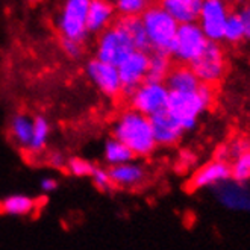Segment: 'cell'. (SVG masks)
<instances>
[{
    "label": "cell",
    "mask_w": 250,
    "mask_h": 250,
    "mask_svg": "<svg viewBox=\"0 0 250 250\" xmlns=\"http://www.w3.org/2000/svg\"><path fill=\"white\" fill-rule=\"evenodd\" d=\"M112 135L122 141L135 158L150 156L156 150V141L150 126V119L134 109L123 111L112 126Z\"/></svg>",
    "instance_id": "6da1fadb"
},
{
    "label": "cell",
    "mask_w": 250,
    "mask_h": 250,
    "mask_svg": "<svg viewBox=\"0 0 250 250\" xmlns=\"http://www.w3.org/2000/svg\"><path fill=\"white\" fill-rule=\"evenodd\" d=\"M212 100H214L212 85L200 82L197 91L193 93L170 91L167 111L181 125L184 132H189L197 127L199 117L212 105Z\"/></svg>",
    "instance_id": "7a4b0ae2"
},
{
    "label": "cell",
    "mask_w": 250,
    "mask_h": 250,
    "mask_svg": "<svg viewBox=\"0 0 250 250\" xmlns=\"http://www.w3.org/2000/svg\"><path fill=\"white\" fill-rule=\"evenodd\" d=\"M141 21L152 52H163L171 56L179 23L161 6H150L141 14Z\"/></svg>",
    "instance_id": "3957f363"
},
{
    "label": "cell",
    "mask_w": 250,
    "mask_h": 250,
    "mask_svg": "<svg viewBox=\"0 0 250 250\" xmlns=\"http://www.w3.org/2000/svg\"><path fill=\"white\" fill-rule=\"evenodd\" d=\"M135 44L120 26H109L102 32L97 42V60L119 67L126 58L134 53Z\"/></svg>",
    "instance_id": "277c9868"
},
{
    "label": "cell",
    "mask_w": 250,
    "mask_h": 250,
    "mask_svg": "<svg viewBox=\"0 0 250 250\" xmlns=\"http://www.w3.org/2000/svg\"><path fill=\"white\" fill-rule=\"evenodd\" d=\"M170 91L164 83L143 82L137 90L129 96L130 109L146 117H152L167 109Z\"/></svg>",
    "instance_id": "5b68a950"
},
{
    "label": "cell",
    "mask_w": 250,
    "mask_h": 250,
    "mask_svg": "<svg viewBox=\"0 0 250 250\" xmlns=\"http://www.w3.org/2000/svg\"><path fill=\"white\" fill-rule=\"evenodd\" d=\"M208 38L196 23L179 24L176 32L173 56L182 64H191L207 47Z\"/></svg>",
    "instance_id": "8992f818"
},
{
    "label": "cell",
    "mask_w": 250,
    "mask_h": 250,
    "mask_svg": "<svg viewBox=\"0 0 250 250\" xmlns=\"http://www.w3.org/2000/svg\"><path fill=\"white\" fill-rule=\"evenodd\" d=\"M88 5H90V0H67L60 19H58V29H60L62 38L83 42L88 34Z\"/></svg>",
    "instance_id": "52a82bcc"
},
{
    "label": "cell",
    "mask_w": 250,
    "mask_h": 250,
    "mask_svg": "<svg viewBox=\"0 0 250 250\" xmlns=\"http://www.w3.org/2000/svg\"><path fill=\"white\" fill-rule=\"evenodd\" d=\"M188 67L193 70L196 78L203 83L212 85L214 82L222 79L225 73V55L218 41L208 40L205 50L193 62L188 64Z\"/></svg>",
    "instance_id": "ba28073f"
},
{
    "label": "cell",
    "mask_w": 250,
    "mask_h": 250,
    "mask_svg": "<svg viewBox=\"0 0 250 250\" xmlns=\"http://www.w3.org/2000/svg\"><path fill=\"white\" fill-rule=\"evenodd\" d=\"M147 65H149V53L135 50L117 67L122 81L123 94L130 96L146 81Z\"/></svg>",
    "instance_id": "9c48e42d"
},
{
    "label": "cell",
    "mask_w": 250,
    "mask_h": 250,
    "mask_svg": "<svg viewBox=\"0 0 250 250\" xmlns=\"http://www.w3.org/2000/svg\"><path fill=\"white\" fill-rule=\"evenodd\" d=\"M228 11L223 0H203L199 14L200 29L209 41L223 40Z\"/></svg>",
    "instance_id": "30bf717a"
},
{
    "label": "cell",
    "mask_w": 250,
    "mask_h": 250,
    "mask_svg": "<svg viewBox=\"0 0 250 250\" xmlns=\"http://www.w3.org/2000/svg\"><path fill=\"white\" fill-rule=\"evenodd\" d=\"M86 75L99 90L108 97H117L123 94L122 81L115 65L106 64L100 60H93L86 65Z\"/></svg>",
    "instance_id": "8fae6325"
},
{
    "label": "cell",
    "mask_w": 250,
    "mask_h": 250,
    "mask_svg": "<svg viewBox=\"0 0 250 250\" xmlns=\"http://www.w3.org/2000/svg\"><path fill=\"white\" fill-rule=\"evenodd\" d=\"M149 119H150V126H152L156 146H161V147L174 146L181 141V138L185 134L181 125L173 119L167 109L149 117Z\"/></svg>",
    "instance_id": "7c38bea8"
},
{
    "label": "cell",
    "mask_w": 250,
    "mask_h": 250,
    "mask_svg": "<svg viewBox=\"0 0 250 250\" xmlns=\"http://www.w3.org/2000/svg\"><path fill=\"white\" fill-rule=\"evenodd\" d=\"M230 181V166L222 161H211V163L200 167L191 178V189L217 188L225 182Z\"/></svg>",
    "instance_id": "4fadbf2b"
},
{
    "label": "cell",
    "mask_w": 250,
    "mask_h": 250,
    "mask_svg": "<svg viewBox=\"0 0 250 250\" xmlns=\"http://www.w3.org/2000/svg\"><path fill=\"white\" fill-rule=\"evenodd\" d=\"M109 178L112 182V187L119 188H138L141 187L147 179V170L143 167V164L137 161H129V163L114 166L108 168Z\"/></svg>",
    "instance_id": "5bb4252c"
},
{
    "label": "cell",
    "mask_w": 250,
    "mask_h": 250,
    "mask_svg": "<svg viewBox=\"0 0 250 250\" xmlns=\"http://www.w3.org/2000/svg\"><path fill=\"white\" fill-rule=\"evenodd\" d=\"M203 5V0H161V8L179 24L196 23Z\"/></svg>",
    "instance_id": "9a60e30c"
},
{
    "label": "cell",
    "mask_w": 250,
    "mask_h": 250,
    "mask_svg": "<svg viewBox=\"0 0 250 250\" xmlns=\"http://www.w3.org/2000/svg\"><path fill=\"white\" fill-rule=\"evenodd\" d=\"M114 17V6L108 0H90L86 14L88 32H104L111 26Z\"/></svg>",
    "instance_id": "2e32d148"
},
{
    "label": "cell",
    "mask_w": 250,
    "mask_h": 250,
    "mask_svg": "<svg viewBox=\"0 0 250 250\" xmlns=\"http://www.w3.org/2000/svg\"><path fill=\"white\" fill-rule=\"evenodd\" d=\"M164 85L168 88V91H176V93H193L197 91L200 85V81L196 78L188 65H178L171 67L168 75L164 81Z\"/></svg>",
    "instance_id": "e0dca14e"
},
{
    "label": "cell",
    "mask_w": 250,
    "mask_h": 250,
    "mask_svg": "<svg viewBox=\"0 0 250 250\" xmlns=\"http://www.w3.org/2000/svg\"><path fill=\"white\" fill-rule=\"evenodd\" d=\"M34 134V119L27 114H16L9 123V135L19 149L27 150Z\"/></svg>",
    "instance_id": "ac0fdd59"
},
{
    "label": "cell",
    "mask_w": 250,
    "mask_h": 250,
    "mask_svg": "<svg viewBox=\"0 0 250 250\" xmlns=\"http://www.w3.org/2000/svg\"><path fill=\"white\" fill-rule=\"evenodd\" d=\"M38 209V200L27 194H11L0 202V211L11 217H27Z\"/></svg>",
    "instance_id": "d6986e66"
},
{
    "label": "cell",
    "mask_w": 250,
    "mask_h": 250,
    "mask_svg": "<svg viewBox=\"0 0 250 250\" xmlns=\"http://www.w3.org/2000/svg\"><path fill=\"white\" fill-rule=\"evenodd\" d=\"M115 24L120 26L123 31L129 35L132 42L135 44L137 50L146 52V53L152 52L150 42H149V40H147L141 17H120L119 20L115 21Z\"/></svg>",
    "instance_id": "ffe728a7"
},
{
    "label": "cell",
    "mask_w": 250,
    "mask_h": 250,
    "mask_svg": "<svg viewBox=\"0 0 250 250\" xmlns=\"http://www.w3.org/2000/svg\"><path fill=\"white\" fill-rule=\"evenodd\" d=\"M171 68L170 55L163 52H150L149 53V65H147V75L144 82H156L164 83L168 71Z\"/></svg>",
    "instance_id": "44dd1931"
},
{
    "label": "cell",
    "mask_w": 250,
    "mask_h": 250,
    "mask_svg": "<svg viewBox=\"0 0 250 250\" xmlns=\"http://www.w3.org/2000/svg\"><path fill=\"white\" fill-rule=\"evenodd\" d=\"M50 123L47 122V119L38 115L34 119V134H32V140L31 144L27 147V153L29 155H40L46 150V147L49 144L50 140Z\"/></svg>",
    "instance_id": "7402d4cb"
},
{
    "label": "cell",
    "mask_w": 250,
    "mask_h": 250,
    "mask_svg": "<svg viewBox=\"0 0 250 250\" xmlns=\"http://www.w3.org/2000/svg\"><path fill=\"white\" fill-rule=\"evenodd\" d=\"M104 159L109 167H114V166L129 163V161H134L135 156L122 141L112 137L104 146Z\"/></svg>",
    "instance_id": "603a6c76"
},
{
    "label": "cell",
    "mask_w": 250,
    "mask_h": 250,
    "mask_svg": "<svg viewBox=\"0 0 250 250\" xmlns=\"http://www.w3.org/2000/svg\"><path fill=\"white\" fill-rule=\"evenodd\" d=\"M230 179L238 184L250 181V150L233 159L230 166Z\"/></svg>",
    "instance_id": "cb8c5ba5"
},
{
    "label": "cell",
    "mask_w": 250,
    "mask_h": 250,
    "mask_svg": "<svg viewBox=\"0 0 250 250\" xmlns=\"http://www.w3.org/2000/svg\"><path fill=\"white\" fill-rule=\"evenodd\" d=\"M223 38L230 42H238L240 40L244 38V23L238 12L228 14Z\"/></svg>",
    "instance_id": "d4e9b609"
},
{
    "label": "cell",
    "mask_w": 250,
    "mask_h": 250,
    "mask_svg": "<svg viewBox=\"0 0 250 250\" xmlns=\"http://www.w3.org/2000/svg\"><path fill=\"white\" fill-rule=\"evenodd\" d=\"M94 167L96 166L93 163H90L88 159L78 158V156L67 159V164H65L67 171L71 176H75V178H90Z\"/></svg>",
    "instance_id": "484cf974"
},
{
    "label": "cell",
    "mask_w": 250,
    "mask_h": 250,
    "mask_svg": "<svg viewBox=\"0 0 250 250\" xmlns=\"http://www.w3.org/2000/svg\"><path fill=\"white\" fill-rule=\"evenodd\" d=\"M115 9L122 17H140V14L147 9V0H117Z\"/></svg>",
    "instance_id": "4316f807"
},
{
    "label": "cell",
    "mask_w": 250,
    "mask_h": 250,
    "mask_svg": "<svg viewBox=\"0 0 250 250\" xmlns=\"http://www.w3.org/2000/svg\"><path fill=\"white\" fill-rule=\"evenodd\" d=\"M90 179L93 182V185L100 189V191H111L114 187H112V182H111V178H109V173L106 168L104 167H94Z\"/></svg>",
    "instance_id": "83f0119b"
},
{
    "label": "cell",
    "mask_w": 250,
    "mask_h": 250,
    "mask_svg": "<svg viewBox=\"0 0 250 250\" xmlns=\"http://www.w3.org/2000/svg\"><path fill=\"white\" fill-rule=\"evenodd\" d=\"M61 46H62V50H64L70 58H79V56L82 55V42H81V41L62 38V40H61Z\"/></svg>",
    "instance_id": "f1b7e54d"
},
{
    "label": "cell",
    "mask_w": 250,
    "mask_h": 250,
    "mask_svg": "<svg viewBox=\"0 0 250 250\" xmlns=\"http://www.w3.org/2000/svg\"><path fill=\"white\" fill-rule=\"evenodd\" d=\"M228 147H229L230 159L233 161L235 158H238L240 155L250 150V141L249 140H237V141H233L232 144H228Z\"/></svg>",
    "instance_id": "f546056e"
},
{
    "label": "cell",
    "mask_w": 250,
    "mask_h": 250,
    "mask_svg": "<svg viewBox=\"0 0 250 250\" xmlns=\"http://www.w3.org/2000/svg\"><path fill=\"white\" fill-rule=\"evenodd\" d=\"M47 163L53 168H65L67 158L61 152H52L47 155Z\"/></svg>",
    "instance_id": "4dcf8cb0"
},
{
    "label": "cell",
    "mask_w": 250,
    "mask_h": 250,
    "mask_svg": "<svg viewBox=\"0 0 250 250\" xmlns=\"http://www.w3.org/2000/svg\"><path fill=\"white\" fill-rule=\"evenodd\" d=\"M58 187H60V182H58L55 178H50V176H46V178H42L40 181V189L46 194L55 193V191L58 189Z\"/></svg>",
    "instance_id": "1f68e13d"
},
{
    "label": "cell",
    "mask_w": 250,
    "mask_h": 250,
    "mask_svg": "<svg viewBox=\"0 0 250 250\" xmlns=\"http://www.w3.org/2000/svg\"><path fill=\"white\" fill-rule=\"evenodd\" d=\"M215 161H222V163H228L230 161V153H229V147L228 144L225 146H220L217 152H215Z\"/></svg>",
    "instance_id": "d6a6232c"
},
{
    "label": "cell",
    "mask_w": 250,
    "mask_h": 250,
    "mask_svg": "<svg viewBox=\"0 0 250 250\" xmlns=\"http://www.w3.org/2000/svg\"><path fill=\"white\" fill-rule=\"evenodd\" d=\"M29 2H38V0H29Z\"/></svg>",
    "instance_id": "836d02e7"
}]
</instances>
